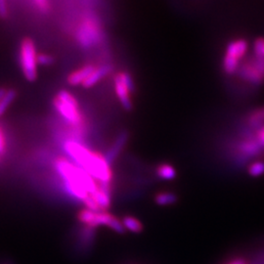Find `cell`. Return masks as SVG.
Returning a JSON list of instances; mask_svg holds the SVG:
<instances>
[{
  "label": "cell",
  "instance_id": "obj_1",
  "mask_svg": "<svg viewBox=\"0 0 264 264\" xmlns=\"http://www.w3.org/2000/svg\"><path fill=\"white\" fill-rule=\"evenodd\" d=\"M63 148L67 156L70 158L69 160L92 176L98 184L111 183L113 171L105 155L89 150L87 147L74 139L65 141Z\"/></svg>",
  "mask_w": 264,
  "mask_h": 264
},
{
  "label": "cell",
  "instance_id": "obj_2",
  "mask_svg": "<svg viewBox=\"0 0 264 264\" xmlns=\"http://www.w3.org/2000/svg\"><path fill=\"white\" fill-rule=\"evenodd\" d=\"M55 168L63 178L67 191L79 201H83L99 187L98 182L92 176L69 159L58 158L55 161Z\"/></svg>",
  "mask_w": 264,
  "mask_h": 264
},
{
  "label": "cell",
  "instance_id": "obj_3",
  "mask_svg": "<svg viewBox=\"0 0 264 264\" xmlns=\"http://www.w3.org/2000/svg\"><path fill=\"white\" fill-rule=\"evenodd\" d=\"M249 42L245 38H234L228 42L222 57V71L228 76L237 75L241 64L248 56Z\"/></svg>",
  "mask_w": 264,
  "mask_h": 264
},
{
  "label": "cell",
  "instance_id": "obj_4",
  "mask_svg": "<svg viewBox=\"0 0 264 264\" xmlns=\"http://www.w3.org/2000/svg\"><path fill=\"white\" fill-rule=\"evenodd\" d=\"M54 109L64 121L72 126H79L82 124V114L80 113L79 105L76 97L68 90H60L54 100Z\"/></svg>",
  "mask_w": 264,
  "mask_h": 264
},
{
  "label": "cell",
  "instance_id": "obj_5",
  "mask_svg": "<svg viewBox=\"0 0 264 264\" xmlns=\"http://www.w3.org/2000/svg\"><path fill=\"white\" fill-rule=\"evenodd\" d=\"M77 219L84 226L93 229H96L99 226H107L118 234H124L126 232L122 220L107 211L93 212L88 209H83L77 214Z\"/></svg>",
  "mask_w": 264,
  "mask_h": 264
},
{
  "label": "cell",
  "instance_id": "obj_6",
  "mask_svg": "<svg viewBox=\"0 0 264 264\" xmlns=\"http://www.w3.org/2000/svg\"><path fill=\"white\" fill-rule=\"evenodd\" d=\"M19 60L23 76L28 82L38 79V52L32 38H25L21 41Z\"/></svg>",
  "mask_w": 264,
  "mask_h": 264
},
{
  "label": "cell",
  "instance_id": "obj_7",
  "mask_svg": "<svg viewBox=\"0 0 264 264\" xmlns=\"http://www.w3.org/2000/svg\"><path fill=\"white\" fill-rule=\"evenodd\" d=\"M237 75L241 80L251 84L260 85L264 82V59L252 54L247 56L241 64Z\"/></svg>",
  "mask_w": 264,
  "mask_h": 264
},
{
  "label": "cell",
  "instance_id": "obj_8",
  "mask_svg": "<svg viewBox=\"0 0 264 264\" xmlns=\"http://www.w3.org/2000/svg\"><path fill=\"white\" fill-rule=\"evenodd\" d=\"M76 40L84 49L97 46L102 40V31L98 22L92 18L84 19L76 28Z\"/></svg>",
  "mask_w": 264,
  "mask_h": 264
},
{
  "label": "cell",
  "instance_id": "obj_9",
  "mask_svg": "<svg viewBox=\"0 0 264 264\" xmlns=\"http://www.w3.org/2000/svg\"><path fill=\"white\" fill-rule=\"evenodd\" d=\"M113 88L122 107L126 111L132 110L131 94L134 91V81L127 72H120L113 77Z\"/></svg>",
  "mask_w": 264,
  "mask_h": 264
},
{
  "label": "cell",
  "instance_id": "obj_10",
  "mask_svg": "<svg viewBox=\"0 0 264 264\" xmlns=\"http://www.w3.org/2000/svg\"><path fill=\"white\" fill-rule=\"evenodd\" d=\"M129 138V133L127 131H122L118 136L115 140L113 141L112 146L109 148L108 152L105 154V158L106 160L110 163V164H113V162L118 159V157L120 156V154L124 150L125 146Z\"/></svg>",
  "mask_w": 264,
  "mask_h": 264
},
{
  "label": "cell",
  "instance_id": "obj_11",
  "mask_svg": "<svg viewBox=\"0 0 264 264\" xmlns=\"http://www.w3.org/2000/svg\"><path fill=\"white\" fill-rule=\"evenodd\" d=\"M95 66H93L92 64H88L85 65L79 69H77L76 71H74L73 73H71L67 81L71 86H77V85H82L84 83V81L88 78V76H90L93 71L95 70Z\"/></svg>",
  "mask_w": 264,
  "mask_h": 264
},
{
  "label": "cell",
  "instance_id": "obj_12",
  "mask_svg": "<svg viewBox=\"0 0 264 264\" xmlns=\"http://www.w3.org/2000/svg\"><path fill=\"white\" fill-rule=\"evenodd\" d=\"M111 73V67L109 65H103L100 67H96L93 73L88 76L87 79L84 81L82 86L86 89L95 86L97 83H99L102 79H104L106 76Z\"/></svg>",
  "mask_w": 264,
  "mask_h": 264
},
{
  "label": "cell",
  "instance_id": "obj_13",
  "mask_svg": "<svg viewBox=\"0 0 264 264\" xmlns=\"http://www.w3.org/2000/svg\"><path fill=\"white\" fill-rule=\"evenodd\" d=\"M156 174L164 181H172L177 177V169L173 164L162 163L156 167Z\"/></svg>",
  "mask_w": 264,
  "mask_h": 264
},
{
  "label": "cell",
  "instance_id": "obj_14",
  "mask_svg": "<svg viewBox=\"0 0 264 264\" xmlns=\"http://www.w3.org/2000/svg\"><path fill=\"white\" fill-rule=\"evenodd\" d=\"M154 201L156 202V204H158L160 207H169V206L175 204L176 202L178 201V196L174 192L163 191V192L156 194Z\"/></svg>",
  "mask_w": 264,
  "mask_h": 264
},
{
  "label": "cell",
  "instance_id": "obj_15",
  "mask_svg": "<svg viewBox=\"0 0 264 264\" xmlns=\"http://www.w3.org/2000/svg\"><path fill=\"white\" fill-rule=\"evenodd\" d=\"M248 176L258 178L264 175V158H258L249 163L245 168Z\"/></svg>",
  "mask_w": 264,
  "mask_h": 264
},
{
  "label": "cell",
  "instance_id": "obj_16",
  "mask_svg": "<svg viewBox=\"0 0 264 264\" xmlns=\"http://www.w3.org/2000/svg\"><path fill=\"white\" fill-rule=\"evenodd\" d=\"M122 223L125 227V229L131 232V233H135L139 234L144 230V225L143 223L137 219L134 216L131 215H126L123 219H122Z\"/></svg>",
  "mask_w": 264,
  "mask_h": 264
},
{
  "label": "cell",
  "instance_id": "obj_17",
  "mask_svg": "<svg viewBox=\"0 0 264 264\" xmlns=\"http://www.w3.org/2000/svg\"><path fill=\"white\" fill-rule=\"evenodd\" d=\"M17 97V92L14 89H8L5 96L0 101V116L6 113L14 100Z\"/></svg>",
  "mask_w": 264,
  "mask_h": 264
},
{
  "label": "cell",
  "instance_id": "obj_18",
  "mask_svg": "<svg viewBox=\"0 0 264 264\" xmlns=\"http://www.w3.org/2000/svg\"><path fill=\"white\" fill-rule=\"evenodd\" d=\"M219 264H251V259L242 253H235L225 258Z\"/></svg>",
  "mask_w": 264,
  "mask_h": 264
},
{
  "label": "cell",
  "instance_id": "obj_19",
  "mask_svg": "<svg viewBox=\"0 0 264 264\" xmlns=\"http://www.w3.org/2000/svg\"><path fill=\"white\" fill-rule=\"evenodd\" d=\"M252 54L264 59V38H256L252 44Z\"/></svg>",
  "mask_w": 264,
  "mask_h": 264
},
{
  "label": "cell",
  "instance_id": "obj_20",
  "mask_svg": "<svg viewBox=\"0 0 264 264\" xmlns=\"http://www.w3.org/2000/svg\"><path fill=\"white\" fill-rule=\"evenodd\" d=\"M55 62L54 57L50 54L46 53H38V66L42 67H49L52 66Z\"/></svg>",
  "mask_w": 264,
  "mask_h": 264
},
{
  "label": "cell",
  "instance_id": "obj_21",
  "mask_svg": "<svg viewBox=\"0 0 264 264\" xmlns=\"http://www.w3.org/2000/svg\"><path fill=\"white\" fill-rule=\"evenodd\" d=\"M83 203L85 206V209H88L90 211H93V212H100L101 211L99 206L97 204V202L95 201V200L90 195H88L87 198H85L83 200Z\"/></svg>",
  "mask_w": 264,
  "mask_h": 264
},
{
  "label": "cell",
  "instance_id": "obj_22",
  "mask_svg": "<svg viewBox=\"0 0 264 264\" xmlns=\"http://www.w3.org/2000/svg\"><path fill=\"white\" fill-rule=\"evenodd\" d=\"M33 1L40 12L46 13L49 11L50 8L49 0H33Z\"/></svg>",
  "mask_w": 264,
  "mask_h": 264
},
{
  "label": "cell",
  "instance_id": "obj_23",
  "mask_svg": "<svg viewBox=\"0 0 264 264\" xmlns=\"http://www.w3.org/2000/svg\"><path fill=\"white\" fill-rule=\"evenodd\" d=\"M253 138L255 139V141L264 148V125L262 126H260L259 128H257L253 133Z\"/></svg>",
  "mask_w": 264,
  "mask_h": 264
},
{
  "label": "cell",
  "instance_id": "obj_24",
  "mask_svg": "<svg viewBox=\"0 0 264 264\" xmlns=\"http://www.w3.org/2000/svg\"><path fill=\"white\" fill-rule=\"evenodd\" d=\"M251 264H264V246L255 252L251 259Z\"/></svg>",
  "mask_w": 264,
  "mask_h": 264
},
{
  "label": "cell",
  "instance_id": "obj_25",
  "mask_svg": "<svg viewBox=\"0 0 264 264\" xmlns=\"http://www.w3.org/2000/svg\"><path fill=\"white\" fill-rule=\"evenodd\" d=\"M9 16V7L7 0H0V18L7 19Z\"/></svg>",
  "mask_w": 264,
  "mask_h": 264
},
{
  "label": "cell",
  "instance_id": "obj_26",
  "mask_svg": "<svg viewBox=\"0 0 264 264\" xmlns=\"http://www.w3.org/2000/svg\"><path fill=\"white\" fill-rule=\"evenodd\" d=\"M6 151V139L4 136V133L0 127V156L4 155V153Z\"/></svg>",
  "mask_w": 264,
  "mask_h": 264
},
{
  "label": "cell",
  "instance_id": "obj_27",
  "mask_svg": "<svg viewBox=\"0 0 264 264\" xmlns=\"http://www.w3.org/2000/svg\"><path fill=\"white\" fill-rule=\"evenodd\" d=\"M7 90H8V89H6V88L0 87V101H1V99L5 96Z\"/></svg>",
  "mask_w": 264,
  "mask_h": 264
}]
</instances>
